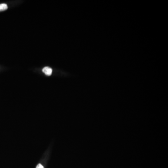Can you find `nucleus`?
Here are the masks:
<instances>
[{
  "label": "nucleus",
  "instance_id": "obj_1",
  "mask_svg": "<svg viewBox=\"0 0 168 168\" xmlns=\"http://www.w3.org/2000/svg\"><path fill=\"white\" fill-rule=\"evenodd\" d=\"M43 72L45 73V74L47 76H51L52 72V70L49 67H46L44 68Z\"/></svg>",
  "mask_w": 168,
  "mask_h": 168
},
{
  "label": "nucleus",
  "instance_id": "obj_2",
  "mask_svg": "<svg viewBox=\"0 0 168 168\" xmlns=\"http://www.w3.org/2000/svg\"><path fill=\"white\" fill-rule=\"evenodd\" d=\"M8 9V6L5 3H2L0 4V11H3L6 10Z\"/></svg>",
  "mask_w": 168,
  "mask_h": 168
},
{
  "label": "nucleus",
  "instance_id": "obj_3",
  "mask_svg": "<svg viewBox=\"0 0 168 168\" xmlns=\"http://www.w3.org/2000/svg\"><path fill=\"white\" fill-rule=\"evenodd\" d=\"M36 168H44V167L42 165V164H38V165H37Z\"/></svg>",
  "mask_w": 168,
  "mask_h": 168
}]
</instances>
